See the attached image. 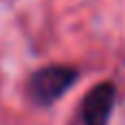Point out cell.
Wrapping results in <instances>:
<instances>
[{
  "label": "cell",
  "instance_id": "cell-1",
  "mask_svg": "<svg viewBox=\"0 0 125 125\" xmlns=\"http://www.w3.org/2000/svg\"><path fill=\"white\" fill-rule=\"evenodd\" d=\"M77 81V70L70 66H44L29 79V97L37 105H51Z\"/></svg>",
  "mask_w": 125,
  "mask_h": 125
},
{
  "label": "cell",
  "instance_id": "cell-2",
  "mask_svg": "<svg viewBox=\"0 0 125 125\" xmlns=\"http://www.w3.org/2000/svg\"><path fill=\"white\" fill-rule=\"evenodd\" d=\"M114 105V86L103 81L97 83L81 103V116L86 125H108L110 112Z\"/></svg>",
  "mask_w": 125,
  "mask_h": 125
}]
</instances>
